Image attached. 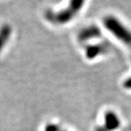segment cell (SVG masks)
<instances>
[{
  "label": "cell",
  "mask_w": 131,
  "mask_h": 131,
  "mask_svg": "<svg viewBox=\"0 0 131 131\" xmlns=\"http://www.w3.org/2000/svg\"><path fill=\"white\" fill-rule=\"evenodd\" d=\"M85 0H70L65 9L60 11L47 10L45 12V18L53 24H64L74 18L84 5Z\"/></svg>",
  "instance_id": "cell-1"
},
{
  "label": "cell",
  "mask_w": 131,
  "mask_h": 131,
  "mask_svg": "<svg viewBox=\"0 0 131 131\" xmlns=\"http://www.w3.org/2000/svg\"><path fill=\"white\" fill-rule=\"evenodd\" d=\"M105 27L113 35L131 48V31L116 18L108 16L104 19Z\"/></svg>",
  "instance_id": "cell-2"
},
{
  "label": "cell",
  "mask_w": 131,
  "mask_h": 131,
  "mask_svg": "<svg viewBox=\"0 0 131 131\" xmlns=\"http://www.w3.org/2000/svg\"><path fill=\"white\" fill-rule=\"evenodd\" d=\"M120 125V120L113 112H108L105 117L104 127H99L97 131H112L116 130Z\"/></svg>",
  "instance_id": "cell-3"
},
{
  "label": "cell",
  "mask_w": 131,
  "mask_h": 131,
  "mask_svg": "<svg viewBox=\"0 0 131 131\" xmlns=\"http://www.w3.org/2000/svg\"><path fill=\"white\" fill-rule=\"evenodd\" d=\"M100 36H101L100 29L95 26H91L82 30L78 36V39L80 41L86 42L90 39L98 38Z\"/></svg>",
  "instance_id": "cell-4"
},
{
  "label": "cell",
  "mask_w": 131,
  "mask_h": 131,
  "mask_svg": "<svg viewBox=\"0 0 131 131\" xmlns=\"http://www.w3.org/2000/svg\"><path fill=\"white\" fill-rule=\"evenodd\" d=\"M13 33V28L8 24H4L0 27V52L5 47Z\"/></svg>",
  "instance_id": "cell-5"
},
{
  "label": "cell",
  "mask_w": 131,
  "mask_h": 131,
  "mask_svg": "<svg viewBox=\"0 0 131 131\" xmlns=\"http://www.w3.org/2000/svg\"><path fill=\"white\" fill-rule=\"evenodd\" d=\"M108 50V45L106 44L104 45H97L93 46H89L87 47L86 56L90 59L94 58L98 56L99 54H103Z\"/></svg>",
  "instance_id": "cell-6"
},
{
  "label": "cell",
  "mask_w": 131,
  "mask_h": 131,
  "mask_svg": "<svg viewBox=\"0 0 131 131\" xmlns=\"http://www.w3.org/2000/svg\"><path fill=\"white\" fill-rule=\"evenodd\" d=\"M45 131H61V128L56 124H48L45 127Z\"/></svg>",
  "instance_id": "cell-7"
},
{
  "label": "cell",
  "mask_w": 131,
  "mask_h": 131,
  "mask_svg": "<svg viewBox=\"0 0 131 131\" xmlns=\"http://www.w3.org/2000/svg\"><path fill=\"white\" fill-rule=\"evenodd\" d=\"M124 86L127 89H131V78H129L124 82Z\"/></svg>",
  "instance_id": "cell-8"
},
{
  "label": "cell",
  "mask_w": 131,
  "mask_h": 131,
  "mask_svg": "<svg viewBox=\"0 0 131 131\" xmlns=\"http://www.w3.org/2000/svg\"><path fill=\"white\" fill-rule=\"evenodd\" d=\"M130 131H131V129H130Z\"/></svg>",
  "instance_id": "cell-9"
}]
</instances>
